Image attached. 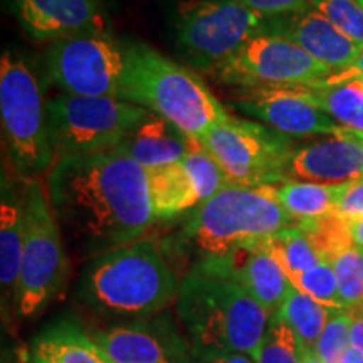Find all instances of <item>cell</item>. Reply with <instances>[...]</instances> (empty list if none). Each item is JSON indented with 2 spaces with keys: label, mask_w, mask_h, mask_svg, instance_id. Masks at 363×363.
I'll return each mask as SVG.
<instances>
[{
  "label": "cell",
  "mask_w": 363,
  "mask_h": 363,
  "mask_svg": "<svg viewBox=\"0 0 363 363\" xmlns=\"http://www.w3.org/2000/svg\"><path fill=\"white\" fill-rule=\"evenodd\" d=\"M294 89L308 101L333 118L345 130L363 133V86L360 79L335 86L315 83L294 84Z\"/></svg>",
  "instance_id": "603a6c76"
},
{
  "label": "cell",
  "mask_w": 363,
  "mask_h": 363,
  "mask_svg": "<svg viewBox=\"0 0 363 363\" xmlns=\"http://www.w3.org/2000/svg\"><path fill=\"white\" fill-rule=\"evenodd\" d=\"M214 259L252 294L269 316L278 315L293 284L283 267L259 246V242L238 247Z\"/></svg>",
  "instance_id": "d6986e66"
},
{
  "label": "cell",
  "mask_w": 363,
  "mask_h": 363,
  "mask_svg": "<svg viewBox=\"0 0 363 363\" xmlns=\"http://www.w3.org/2000/svg\"><path fill=\"white\" fill-rule=\"evenodd\" d=\"M192 142V136L184 133L169 120L147 111L128 131L118 150L133 158L145 170H152L184 160Z\"/></svg>",
  "instance_id": "ffe728a7"
},
{
  "label": "cell",
  "mask_w": 363,
  "mask_h": 363,
  "mask_svg": "<svg viewBox=\"0 0 363 363\" xmlns=\"http://www.w3.org/2000/svg\"><path fill=\"white\" fill-rule=\"evenodd\" d=\"M358 78H363V51H362L360 56L355 59V62H353L350 67H347V69H342V71L331 72V74L326 76V78L320 79V81H315V84L335 86V84L348 83V81H353V79H358Z\"/></svg>",
  "instance_id": "d590c367"
},
{
  "label": "cell",
  "mask_w": 363,
  "mask_h": 363,
  "mask_svg": "<svg viewBox=\"0 0 363 363\" xmlns=\"http://www.w3.org/2000/svg\"><path fill=\"white\" fill-rule=\"evenodd\" d=\"M296 227L306 234L321 261L328 264L348 247L355 246L348 220L337 212L318 219L296 222Z\"/></svg>",
  "instance_id": "4316f807"
},
{
  "label": "cell",
  "mask_w": 363,
  "mask_h": 363,
  "mask_svg": "<svg viewBox=\"0 0 363 363\" xmlns=\"http://www.w3.org/2000/svg\"><path fill=\"white\" fill-rule=\"evenodd\" d=\"M49 76L65 94L86 98H123L125 44L110 34H83L49 45Z\"/></svg>",
  "instance_id": "8fae6325"
},
{
  "label": "cell",
  "mask_w": 363,
  "mask_h": 363,
  "mask_svg": "<svg viewBox=\"0 0 363 363\" xmlns=\"http://www.w3.org/2000/svg\"><path fill=\"white\" fill-rule=\"evenodd\" d=\"M11 11L35 43L108 34L110 27L101 0H11Z\"/></svg>",
  "instance_id": "4fadbf2b"
},
{
  "label": "cell",
  "mask_w": 363,
  "mask_h": 363,
  "mask_svg": "<svg viewBox=\"0 0 363 363\" xmlns=\"http://www.w3.org/2000/svg\"><path fill=\"white\" fill-rule=\"evenodd\" d=\"M352 313L347 310H333L323 333L313 348L316 357L323 363H340L350 348Z\"/></svg>",
  "instance_id": "d6a6232c"
},
{
  "label": "cell",
  "mask_w": 363,
  "mask_h": 363,
  "mask_svg": "<svg viewBox=\"0 0 363 363\" xmlns=\"http://www.w3.org/2000/svg\"><path fill=\"white\" fill-rule=\"evenodd\" d=\"M179 286L162 247L153 239H138L91 259L76 298L98 316L143 321L169 308Z\"/></svg>",
  "instance_id": "3957f363"
},
{
  "label": "cell",
  "mask_w": 363,
  "mask_h": 363,
  "mask_svg": "<svg viewBox=\"0 0 363 363\" xmlns=\"http://www.w3.org/2000/svg\"><path fill=\"white\" fill-rule=\"evenodd\" d=\"M252 11L261 13L264 19L289 16L311 9V0H244Z\"/></svg>",
  "instance_id": "836d02e7"
},
{
  "label": "cell",
  "mask_w": 363,
  "mask_h": 363,
  "mask_svg": "<svg viewBox=\"0 0 363 363\" xmlns=\"http://www.w3.org/2000/svg\"><path fill=\"white\" fill-rule=\"evenodd\" d=\"M175 305L194 357L229 352L252 355L271 318L216 259L189 267Z\"/></svg>",
  "instance_id": "7a4b0ae2"
},
{
  "label": "cell",
  "mask_w": 363,
  "mask_h": 363,
  "mask_svg": "<svg viewBox=\"0 0 363 363\" xmlns=\"http://www.w3.org/2000/svg\"><path fill=\"white\" fill-rule=\"evenodd\" d=\"M358 79H360V83H362V86H363V78H358Z\"/></svg>",
  "instance_id": "ee69618b"
},
{
  "label": "cell",
  "mask_w": 363,
  "mask_h": 363,
  "mask_svg": "<svg viewBox=\"0 0 363 363\" xmlns=\"http://www.w3.org/2000/svg\"><path fill=\"white\" fill-rule=\"evenodd\" d=\"M266 19L244 0H184L175 11L179 51L211 72L264 29Z\"/></svg>",
  "instance_id": "9c48e42d"
},
{
  "label": "cell",
  "mask_w": 363,
  "mask_h": 363,
  "mask_svg": "<svg viewBox=\"0 0 363 363\" xmlns=\"http://www.w3.org/2000/svg\"><path fill=\"white\" fill-rule=\"evenodd\" d=\"M363 179V143L350 131L296 147L284 170V180L343 185Z\"/></svg>",
  "instance_id": "2e32d148"
},
{
  "label": "cell",
  "mask_w": 363,
  "mask_h": 363,
  "mask_svg": "<svg viewBox=\"0 0 363 363\" xmlns=\"http://www.w3.org/2000/svg\"><path fill=\"white\" fill-rule=\"evenodd\" d=\"M326 308L296 288L289 289L278 315L294 330L305 350H313L331 316Z\"/></svg>",
  "instance_id": "484cf974"
},
{
  "label": "cell",
  "mask_w": 363,
  "mask_h": 363,
  "mask_svg": "<svg viewBox=\"0 0 363 363\" xmlns=\"http://www.w3.org/2000/svg\"><path fill=\"white\" fill-rule=\"evenodd\" d=\"M331 72L289 39L262 30L211 74L220 83L262 89L315 83Z\"/></svg>",
  "instance_id": "7c38bea8"
},
{
  "label": "cell",
  "mask_w": 363,
  "mask_h": 363,
  "mask_svg": "<svg viewBox=\"0 0 363 363\" xmlns=\"http://www.w3.org/2000/svg\"><path fill=\"white\" fill-rule=\"evenodd\" d=\"M337 214L347 220L363 217V179L347 184V189L338 202Z\"/></svg>",
  "instance_id": "e575fe53"
},
{
  "label": "cell",
  "mask_w": 363,
  "mask_h": 363,
  "mask_svg": "<svg viewBox=\"0 0 363 363\" xmlns=\"http://www.w3.org/2000/svg\"><path fill=\"white\" fill-rule=\"evenodd\" d=\"M29 363H48V362H44V360H40V358H38V357H30V360H29Z\"/></svg>",
  "instance_id": "b9f144b4"
},
{
  "label": "cell",
  "mask_w": 363,
  "mask_h": 363,
  "mask_svg": "<svg viewBox=\"0 0 363 363\" xmlns=\"http://www.w3.org/2000/svg\"><path fill=\"white\" fill-rule=\"evenodd\" d=\"M33 355L48 363H113L74 318H61L40 331Z\"/></svg>",
  "instance_id": "44dd1931"
},
{
  "label": "cell",
  "mask_w": 363,
  "mask_h": 363,
  "mask_svg": "<svg viewBox=\"0 0 363 363\" xmlns=\"http://www.w3.org/2000/svg\"><path fill=\"white\" fill-rule=\"evenodd\" d=\"M348 225H350L353 244L363 249V217H357V219L348 220Z\"/></svg>",
  "instance_id": "f35d334b"
},
{
  "label": "cell",
  "mask_w": 363,
  "mask_h": 363,
  "mask_svg": "<svg viewBox=\"0 0 363 363\" xmlns=\"http://www.w3.org/2000/svg\"><path fill=\"white\" fill-rule=\"evenodd\" d=\"M262 30L289 39L333 72L350 67L363 51L360 45L340 33L323 13L313 7L289 16L266 19Z\"/></svg>",
  "instance_id": "e0dca14e"
},
{
  "label": "cell",
  "mask_w": 363,
  "mask_h": 363,
  "mask_svg": "<svg viewBox=\"0 0 363 363\" xmlns=\"http://www.w3.org/2000/svg\"><path fill=\"white\" fill-rule=\"evenodd\" d=\"M45 190L61 233L79 257L94 259L135 242L157 219L147 170L118 148L56 162Z\"/></svg>",
  "instance_id": "6da1fadb"
},
{
  "label": "cell",
  "mask_w": 363,
  "mask_h": 363,
  "mask_svg": "<svg viewBox=\"0 0 363 363\" xmlns=\"http://www.w3.org/2000/svg\"><path fill=\"white\" fill-rule=\"evenodd\" d=\"M350 133H352L353 136H355V138L360 140V142L363 143V133H357V131H350Z\"/></svg>",
  "instance_id": "7bdbcfd3"
},
{
  "label": "cell",
  "mask_w": 363,
  "mask_h": 363,
  "mask_svg": "<svg viewBox=\"0 0 363 363\" xmlns=\"http://www.w3.org/2000/svg\"><path fill=\"white\" fill-rule=\"evenodd\" d=\"M182 163H184L190 179L194 182L199 206L208 201L211 197H214L217 192H220L227 185H230L229 179H227L224 170L219 167V163L202 148L197 138H194L192 147H190L189 153L185 155Z\"/></svg>",
  "instance_id": "f1b7e54d"
},
{
  "label": "cell",
  "mask_w": 363,
  "mask_h": 363,
  "mask_svg": "<svg viewBox=\"0 0 363 363\" xmlns=\"http://www.w3.org/2000/svg\"><path fill=\"white\" fill-rule=\"evenodd\" d=\"M274 187L286 212L296 222H303L337 212L347 184L325 185L313 184V182L283 180Z\"/></svg>",
  "instance_id": "cb8c5ba5"
},
{
  "label": "cell",
  "mask_w": 363,
  "mask_h": 363,
  "mask_svg": "<svg viewBox=\"0 0 363 363\" xmlns=\"http://www.w3.org/2000/svg\"><path fill=\"white\" fill-rule=\"evenodd\" d=\"M24 208L26 179L9 160V169L4 167L2 170L0 185V286L4 311L16 310L24 247Z\"/></svg>",
  "instance_id": "ac0fdd59"
},
{
  "label": "cell",
  "mask_w": 363,
  "mask_h": 363,
  "mask_svg": "<svg viewBox=\"0 0 363 363\" xmlns=\"http://www.w3.org/2000/svg\"><path fill=\"white\" fill-rule=\"evenodd\" d=\"M202 148L219 163L230 184L276 185L294 152L291 136L279 133L259 121L230 116L197 138Z\"/></svg>",
  "instance_id": "30bf717a"
},
{
  "label": "cell",
  "mask_w": 363,
  "mask_h": 363,
  "mask_svg": "<svg viewBox=\"0 0 363 363\" xmlns=\"http://www.w3.org/2000/svg\"><path fill=\"white\" fill-rule=\"evenodd\" d=\"M125 101L165 118L192 138L230 118L207 84L185 66L143 43L125 44Z\"/></svg>",
  "instance_id": "5b68a950"
},
{
  "label": "cell",
  "mask_w": 363,
  "mask_h": 363,
  "mask_svg": "<svg viewBox=\"0 0 363 363\" xmlns=\"http://www.w3.org/2000/svg\"><path fill=\"white\" fill-rule=\"evenodd\" d=\"M0 116L9 160L24 179L48 175L52 167L48 103L39 79L19 52L0 59Z\"/></svg>",
  "instance_id": "8992f818"
},
{
  "label": "cell",
  "mask_w": 363,
  "mask_h": 363,
  "mask_svg": "<svg viewBox=\"0 0 363 363\" xmlns=\"http://www.w3.org/2000/svg\"><path fill=\"white\" fill-rule=\"evenodd\" d=\"M340 363H363V352L357 350V348H348V352L345 353Z\"/></svg>",
  "instance_id": "ab89813d"
},
{
  "label": "cell",
  "mask_w": 363,
  "mask_h": 363,
  "mask_svg": "<svg viewBox=\"0 0 363 363\" xmlns=\"http://www.w3.org/2000/svg\"><path fill=\"white\" fill-rule=\"evenodd\" d=\"M91 338L113 363H194L187 340L163 321L113 325L94 330Z\"/></svg>",
  "instance_id": "9a60e30c"
},
{
  "label": "cell",
  "mask_w": 363,
  "mask_h": 363,
  "mask_svg": "<svg viewBox=\"0 0 363 363\" xmlns=\"http://www.w3.org/2000/svg\"><path fill=\"white\" fill-rule=\"evenodd\" d=\"M147 111L138 104L118 98H86L61 93L49 99L52 165L69 157L118 148Z\"/></svg>",
  "instance_id": "ba28073f"
},
{
  "label": "cell",
  "mask_w": 363,
  "mask_h": 363,
  "mask_svg": "<svg viewBox=\"0 0 363 363\" xmlns=\"http://www.w3.org/2000/svg\"><path fill=\"white\" fill-rule=\"evenodd\" d=\"M69 278L61 227L39 179H26L24 247H22L16 313L22 318L39 315L62 293Z\"/></svg>",
  "instance_id": "52a82bcc"
},
{
  "label": "cell",
  "mask_w": 363,
  "mask_h": 363,
  "mask_svg": "<svg viewBox=\"0 0 363 363\" xmlns=\"http://www.w3.org/2000/svg\"><path fill=\"white\" fill-rule=\"evenodd\" d=\"M244 115L288 136L338 135L345 130L333 118L308 101L293 86L247 89L234 101Z\"/></svg>",
  "instance_id": "5bb4252c"
},
{
  "label": "cell",
  "mask_w": 363,
  "mask_h": 363,
  "mask_svg": "<svg viewBox=\"0 0 363 363\" xmlns=\"http://www.w3.org/2000/svg\"><path fill=\"white\" fill-rule=\"evenodd\" d=\"M311 7L363 49V6L360 0H311Z\"/></svg>",
  "instance_id": "1f68e13d"
},
{
  "label": "cell",
  "mask_w": 363,
  "mask_h": 363,
  "mask_svg": "<svg viewBox=\"0 0 363 363\" xmlns=\"http://www.w3.org/2000/svg\"><path fill=\"white\" fill-rule=\"evenodd\" d=\"M147 175L157 219H172L199 206L195 185L182 162L147 170Z\"/></svg>",
  "instance_id": "7402d4cb"
},
{
  "label": "cell",
  "mask_w": 363,
  "mask_h": 363,
  "mask_svg": "<svg viewBox=\"0 0 363 363\" xmlns=\"http://www.w3.org/2000/svg\"><path fill=\"white\" fill-rule=\"evenodd\" d=\"M296 220L279 202L274 185L230 184L192 211L184 229L170 239L172 252L199 261L214 259L256 244Z\"/></svg>",
  "instance_id": "277c9868"
},
{
  "label": "cell",
  "mask_w": 363,
  "mask_h": 363,
  "mask_svg": "<svg viewBox=\"0 0 363 363\" xmlns=\"http://www.w3.org/2000/svg\"><path fill=\"white\" fill-rule=\"evenodd\" d=\"M259 246L283 267L286 276L305 272L320 264L321 257L311 246L306 234L296 225L286 227L259 240Z\"/></svg>",
  "instance_id": "d4e9b609"
},
{
  "label": "cell",
  "mask_w": 363,
  "mask_h": 363,
  "mask_svg": "<svg viewBox=\"0 0 363 363\" xmlns=\"http://www.w3.org/2000/svg\"><path fill=\"white\" fill-rule=\"evenodd\" d=\"M289 283L293 284V288L313 298L320 305L331 308V310H345L342 299H340L337 276L328 262H320L305 272L289 276Z\"/></svg>",
  "instance_id": "4dcf8cb0"
},
{
  "label": "cell",
  "mask_w": 363,
  "mask_h": 363,
  "mask_svg": "<svg viewBox=\"0 0 363 363\" xmlns=\"http://www.w3.org/2000/svg\"><path fill=\"white\" fill-rule=\"evenodd\" d=\"M352 313V311H350ZM350 347L363 352V310L352 313Z\"/></svg>",
  "instance_id": "74e56055"
},
{
  "label": "cell",
  "mask_w": 363,
  "mask_h": 363,
  "mask_svg": "<svg viewBox=\"0 0 363 363\" xmlns=\"http://www.w3.org/2000/svg\"><path fill=\"white\" fill-rule=\"evenodd\" d=\"M301 363H323V362L316 357V353L313 350H305L301 357Z\"/></svg>",
  "instance_id": "60d3db41"
},
{
  "label": "cell",
  "mask_w": 363,
  "mask_h": 363,
  "mask_svg": "<svg viewBox=\"0 0 363 363\" xmlns=\"http://www.w3.org/2000/svg\"><path fill=\"white\" fill-rule=\"evenodd\" d=\"M194 363H256L249 353L229 352V353H214V355L194 357Z\"/></svg>",
  "instance_id": "8d00e7d4"
},
{
  "label": "cell",
  "mask_w": 363,
  "mask_h": 363,
  "mask_svg": "<svg viewBox=\"0 0 363 363\" xmlns=\"http://www.w3.org/2000/svg\"><path fill=\"white\" fill-rule=\"evenodd\" d=\"M303 352L305 348L291 326L279 315H272L252 357L256 363H301Z\"/></svg>",
  "instance_id": "83f0119b"
},
{
  "label": "cell",
  "mask_w": 363,
  "mask_h": 363,
  "mask_svg": "<svg viewBox=\"0 0 363 363\" xmlns=\"http://www.w3.org/2000/svg\"><path fill=\"white\" fill-rule=\"evenodd\" d=\"M360 2H362V6H363V0H360Z\"/></svg>",
  "instance_id": "f6af8a7d"
},
{
  "label": "cell",
  "mask_w": 363,
  "mask_h": 363,
  "mask_svg": "<svg viewBox=\"0 0 363 363\" xmlns=\"http://www.w3.org/2000/svg\"><path fill=\"white\" fill-rule=\"evenodd\" d=\"M337 276L338 293L347 311L363 310V249L348 247L330 262Z\"/></svg>",
  "instance_id": "f546056e"
}]
</instances>
